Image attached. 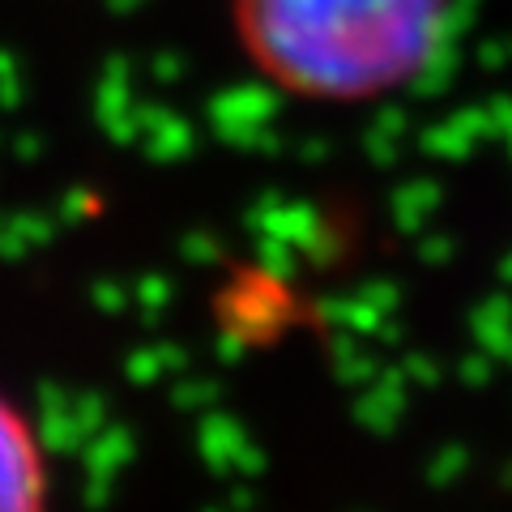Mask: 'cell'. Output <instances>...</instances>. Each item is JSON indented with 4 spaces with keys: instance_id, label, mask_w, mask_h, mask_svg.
I'll list each match as a JSON object with an SVG mask.
<instances>
[{
    "instance_id": "cell-1",
    "label": "cell",
    "mask_w": 512,
    "mask_h": 512,
    "mask_svg": "<svg viewBox=\"0 0 512 512\" xmlns=\"http://www.w3.org/2000/svg\"><path fill=\"white\" fill-rule=\"evenodd\" d=\"M244 56L312 103H367L440 60L457 0H231Z\"/></svg>"
},
{
    "instance_id": "cell-2",
    "label": "cell",
    "mask_w": 512,
    "mask_h": 512,
    "mask_svg": "<svg viewBox=\"0 0 512 512\" xmlns=\"http://www.w3.org/2000/svg\"><path fill=\"white\" fill-rule=\"evenodd\" d=\"M0 512H47L43 444L9 397H0Z\"/></svg>"
}]
</instances>
